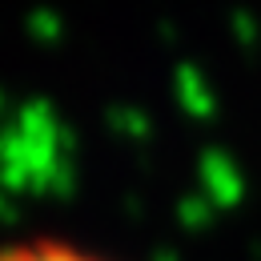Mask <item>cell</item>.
I'll list each match as a JSON object with an SVG mask.
<instances>
[{
    "label": "cell",
    "mask_w": 261,
    "mask_h": 261,
    "mask_svg": "<svg viewBox=\"0 0 261 261\" xmlns=\"http://www.w3.org/2000/svg\"><path fill=\"white\" fill-rule=\"evenodd\" d=\"M0 261H117L109 253H97L89 245H76L65 237H24L0 245Z\"/></svg>",
    "instance_id": "1"
}]
</instances>
